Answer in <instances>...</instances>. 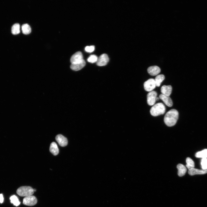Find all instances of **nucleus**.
<instances>
[{
	"label": "nucleus",
	"mask_w": 207,
	"mask_h": 207,
	"mask_svg": "<svg viewBox=\"0 0 207 207\" xmlns=\"http://www.w3.org/2000/svg\"><path fill=\"white\" fill-rule=\"evenodd\" d=\"M179 117L178 111L175 109L169 111L165 115L164 121L168 127H172L176 124Z\"/></svg>",
	"instance_id": "f257e3e1"
},
{
	"label": "nucleus",
	"mask_w": 207,
	"mask_h": 207,
	"mask_svg": "<svg viewBox=\"0 0 207 207\" xmlns=\"http://www.w3.org/2000/svg\"><path fill=\"white\" fill-rule=\"evenodd\" d=\"M166 108L163 104L158 103L154 105L150 110V113L154 117L164 114L165 112Z\"/></svg>",
	"instance_id": "f03ea898"
},
{
	"label": "nucleus",
	"mask_w": 207,
	"mask_h": 207,
	"mask_svg": "<svg viewBox=\"0 0 207 207\" xmlns=\"http://www.w3.org/2000/svg\"><path fill=\"white\" fill-rule=\"evenodd\" d=\"M34 192L33 189L29 186L21 187L17 191V193L18 195L25 197L32 195Z\"/></svg>",
	"instance_id": "7ed1b4c3"
},
{
	"label": "nucleus",
	"mask_w": 207,
	"mask_h": 207,
	"mask_svg": "<svg viewBox=\"0 0 207 207\" xmlns=\"http://www.w3.org/2000/svg\"><path fill=\"white\" fill-rule=\"evenodd\" d=\"M144 85L145 90L149 92L152 91L156 86L155 80L153 79H149L144 83Z\"/></svg>",
	"instance_id": "20e7f679"
},
{
	"label": "nucleus",
	"mask_w": 207,
	"mask_h": 207,
	"mask_svg": "<svg viewBox=\"0 0 207 207\" xmlns=\"http://www.w3.org/2000/svg\"><path fill=\"white\" fill-rule=\"evenodd\" d=\"M86 62L84 59L72 63L70 68L74 71H78L81 70L86 65Z\"/></svg>",
	"instance_id": "39448f33"
},
{
	"label": "nucleus",
	"mask_w": 207,
	"mask_h": 207,
	"mask_svg": "<svg viewBox=\"0 0 207 207\" xmlns=\"http://www.w3.org/2000/svg\"><path fill=\"white\" fill-rule=\"evenodd\" d=\"M37 202L36 197L33 196L26 197L23 199V203L25 205L32 206L36 204Z\"/></svg>",
	"instance_id": "423d86ee"
},
{
	"label": "nucleus",
	"mask_w": 207,
	"mask_h": 207,
	"mask_svg": "<svg viewBox=\"0 0 207 207\" xmlns=\"http://www.w3.org/2000/svg\"><path fill=\"white\" fill-rule=\"evenodd\" d=\"M157 94L155 91L149 92L147 95V102L149 106L153 105L156 101Z\"/></svg>",
	"instance_id": "0eeeda50"
},
{
	"label": "nucleus",
	"mask_w": 207,
	"mask_h": 207,
	"mask_svg": "<svg viewBox=\"0 0 207 207\" xmlns=\"http://www.w3.org/2000/svg\"><path fill=\"white\" fill-rule=\"evenodd\" d=\"M109 61V58L108 55L104 54L98 58L96 64L97 65L99 66H105L107 64Z\"/></svg>",
	"instance_id": "6e6552de"
},
{
	"label": "nucleus",
	"mask_w": 207,
	"mask_h": 207,
	"mask_svg": "<svg viewBox=\"0 0 207 207\" xmlns=\"http://www.w3.org/2000/svg\"><path fill=\"white\" fill-rule=\"evenodd\" d=\"M56 140L59 145L62 147L67 146L68 144L67 140L66 137L61 134H58L56 137Z\"/></svg>",
	"instance_id": "1a4fd4ad"
},
{
	"label": "nucleus",
	"mask_w": 207,
	"mask_h": 207,
	"mask_svg": "<svg viewBox=\"0 0 207 207\" xmlns=\"http://www.w3.org/2000/svg\"><path fill=\"white\" fill-rule=\"evenodd\" d=\"M148 72L151 76H155L159 74L161 72V68L156 66L149 67L148 69Z\"/></svg>",
	"instance_id": "9d476101"
},
{
	"label": "nucleus",
	"mask_w": 207,
	"mask_h": 207,
	"mask_svg": "<svg viewBox=\"0 0 207 207\" xmlns=\"http://www.w3.org/2000/svg\"><path fill=\"white\" fill-rule=\"evenodd\" d=\"M172 90V87L170 85H164L161 88V92L162 94L168 96H169L171 94Z\"/></svg>",
	"instance_id": "9b49d317"
},
{
	"label": "nucleus",
	"mask_w": 207,
	"mask_h": 207,
	"mask_svg": "<svg viewBox=\"0 0 207 207\" xmlns=\"http://www.w3.org/2000/svg\"><path fill=\"white\" fill-rule=\"evenodd\" d=\"M159 97L167 106L171 107L173 106L172 101L169 96L161 94L159 95Z\"/></svg>",
	"instance_id": "f8f14e48"
},
{
	"label": "nucleus",
	"mask_w": 207,
	"mask_h": 207,
	"mask_svg": "<svg viewBox=\"0 0 207 207\" xmlns=\"http://www.w3.org/2000/svg\"><path fill=\"white\" fill-rule=\"evenodd\" d=\"M207 173V169H199L194 168L189 170L188 174L191 176L204 174Z\"/></svg>",
	"instance_id": "ddd939ff"
},
{
	"label": "nucleus",
	"mask_w": 207,
	"mask_h": 207,
	"mask_svg": "<svg viewBox=\"0 0 207 207\" xmlns=\"http://www.w3.org/2000/svg\"><path fill=\"white\" fill-rule=\"evenodd\" d=\"M83 59V55L81 52H76L72 56L70 61L72 63L80 61Z\"/></svg>",
	"instance_id": "4468645a"
},
{
	"label": "nucleus",
	"mask_w": 207,
	"mask_h": 207,
	"mask_svg": "<svg viewBox=\"0 0 207 207\" xmlns=\"http://www.w3.org/2000/svg\"><path fill=\"white\" fill-rule=\"evenodd\" d=\"M178 170V174L179 176H184L187 171V169L185 166L181 164H178L177 166Z\"/></svg>",
	"instance_id": "2eb2a0df"
},
{
	"label": "nucleus",
	"mask_w": 207,
	"mask_h": 207,
	"mask_svg": "<svg viewBox=\"0 0 207 207\" xmlns=\"http://www.w3.org/2000/svg\"><path fill=\"white\" fill-rule=\"evenodd\" d=\"M50 150V152L54 156L58 155L59 152L57 145L55 142H52L51 144Z\"/></svg>",
	"instance_id": "dca6fc26"
},
{
	"label": "nucleus",
	"mask_w": 207,
	"mask_h": 207,
	"mask_svg": "<svg viewBox=\"0 0 207 207\" xmlns=\"http://www.w3.org/2000/svg\"><path fill=\"white\" fill-rule=\"evenodd\" d=\"M165 79V77L163 75L161 74L157 76L155 80L156 86L159 87Z\"/></svg>",
	"instance_id": "f3484780"
},
{
	"label": "nucleus",
	"mask_w": 207,
	"mask_h": 207,
	"mask_svg": "<svg viewBox=\"0 0 207 207\" xmlns=\"http://www.w3.org/2000/svg\"><path fill=\"white\" fill-rule=\"evenodd\" d=\"M23 33L25 35L30 34L31 32V29L30 26L27 24L23 25L22 26Z\"/></svg>",
	"instance_id": "a211bd4d"
},
{
	"label": "nucleus",
	"mask_w": 207,
	"mask_h": 207,
	"mask_svg": "<svg viewBox=\"0 0 207 207\" xmlns=\"http://www.w3.org/2000/svg\"><path fill=\"white\" fill-rule=\"evenodd\" d=\"M20 25L18 23H16L14 25L12 28V33L14 35L19 34L20 32Z\"/></svg>",
	"instance_id": "6ab92c4d"
},
{
	"label": "nucleus",
	"mask_w": 207,
	"mask_h": 207,
	"mask_svg": "<svg viewBox=\"0 0 207 207\" xmlns=\"http://www.w3.org/2000/svg\"><path fill=\"white\" fill-rule=\"evenodd\" d=\"M195 156L197 158H207V149H205L196 153Z\"/></svg>",
	"instance_id": "aec40b11"
},
{
	"label": "nucleus",
	"mask_w": 207,
	"mask_h": 207,
	"mask_svg": "<svg viewBox=\"0 0 207 207\" xmlns=\"http://www.w3.org/2000/svg\"><path fill=\"white\" fill-rule=\"evenodd\" d=\"M186 163L187 164L186 166L189 170L194 168V163L191 159L189 157L187 158L186 159Z\"/></svg>",
	"instance_id": "412c9836"
},
{
	"label": "nucleus",
	"mask_w": 207,
	"mask_h": 207,
	"mask_svg": "<svg viewBox=\"0 0 207 207\" xmlns=\"http://www.w3.org/2000/svg\"><path fill=\"white\" fill-rule=\"evenodd\" d=\"M11 203H13L16 206H18L20 204V202L19 200L17 197L15 195H13L10 198Z\"/></svg>",
	"instance_id": "4be33fe9"
},
{
	"label": "nucleus",
	"mask_w": 207,
	"mask_h": 207,
	"mask_svg": "<svg viewBox=\"0 0 207 207\" xmlns=\"http://www.w3.org/2000/svg\"><path fill=\"white\" fill-rule=\"evenodd\" d=\"M98 57L95 55H91L88 59V61L90 63H93L97 62Z\"/></svg>",
	"instance_id": "5701e85b"
},
{
	"label": "nucleus",
	"mask_w": 207,
	"mask_h": 207,
	"mask_svg": "<svg viewBox=\"0 0 207 207\" xmlns=\"http://www.w3.org/2000/svg\"><path fill=\"white\" fill-rule=\"evenodd\" d=\"M201 164L202 169H207V158H202Z\"/></svg>",
	"instance_id": "b1692460"
},
{
	"label": "nucleus",
	"mask_w": 207,
	"mask_h": 207,
	"mask_svg": "<svg viewBox=\"0 0 207 207\" xmlns=\"http://www.w3.org/2000/svg\"><path fill=\"white\" fill-rule=\"evenodd\" d=\"M95 50V46H87L85 48L86 52L88 53H92Z\"/></svg>",
	"instance_id": "393cba45"
},
{
	"label": "nucleus",
	"mask_w": 207,
	"mask_h": 207,
	"mask_svg": "<svg viewBox=\"0 0 207 207\" xmlns=\"http://www.w3.org/2000/svg\"><path fill=\"white\" fill-rule=\"evenodd\" d=\"M4 197L2 194H0V203H2L4 201Z\"/></svg>",
	"instance_id": "a878e982"
},
{
	"label": "nucleus",
	"mask_w": 207,
	"mask_h": 207,
	"mask_svg": "<svg viewBox=\"0 0 207 207\" xmlns=\"http://www.w3.org/2000/svg\"><path fill=\"white\" fill-rule=\"evenodd\" d=\"M159 98H156V100H159Z\"/></svg>",
	"instance_id": "bb28decb"
}]
</instances>
